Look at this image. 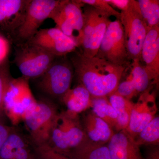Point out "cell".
Masks as SVG:
<instances>
[{"label": "cell", "mask_w": 159, "mask_h": 159, "mask_svg": "<svg viewBox=\"0 0 159 159\" xmlns=\"http://www.w3.org/2000/svg\"><path fill=\"white\" fill-rule=\"evenodd\" d=\"M61 2L62 0H31L22 24L15 35L22 42L31 39Z\"/></svg>", "instance_id": "10"}, {"label": "cell", "mask_w": 159, "mask_h": 159, "mask_svg": "<svg viewBox=\"0 0 159 159\" xmlns=\"http://www.w3.org/2000/svg\"><path fill=\"white\" fill-rule=\"evenodd\" d=\"M96 56L114 64L126 66L128 54L124 30L120 20L110 23Z\"/></svg>", "instance_id": "9"}, {"label": "cell", "mask_w": 159, "mask_h": 159, "mask_svg": "<svg viewBox=\"0 0 159 159\" xmlns=\"http://www.w3.org/2000/svg\"><path fill=\"white\" fill-rule=\"evenodd\" d=\"M13 128L6 125L0 119V151Z\"/></svg>", "instance_id": "30"}, {"label": "cell", "mask_w": 159, "mask_h": 159, "mask_svg": "<svg viewBox=\"0 0 159 159\" xmlns=\"http://www.w3.org/2000/svg\"><path fill=\"white\" fill-rule=\"evenodd\" d=\"M136 142L141 145L156 146L159 143V117L156 116L145 126L136 138Z\"/></svg>", "instance_id": "24"}, {"label": "cell", "mask_w": 159, "mask_h": 159, "mask_svg": "<svg viewBox=\"0 0 159 159\" xmlns=\"http://www.w3.org/2000/svg\"><path fill=\"white\" fill-rule=\"evenodd\" d=\"M59 112L49 101L31 102L25 116V123L34 146L48 143L51 129Z\"/></svg>", "instance_id": "3"}, {"label": "cell", "mask_w": 159, "mask_h": 159, "mask_svg": "<svg viewBox=\"0 0 159 159\" xmlns=\"http://www.w3.org/2000/svg\"><path fill=\"white\" fill-rule=\"evenodd\" d=\"M82 126L88 139L98 144H107L115 133L107 123L92 111L84 116Z\"/></svg>", "instance_id": "17"}, {"label": "cell", "mask_w": 159, "mask_h": 159, "mask_svg": "<svg viewBox=\"0 0 159 159\" xmlns=\"http://www.w3.org/2000/svg\"><path fill=\"white\" fill-rule=\"evenodd\" d=\"M114 9L116 8L121 11H124L133 8L137 1L135 0H106Z\"/></svg>", "instance_id": "29"}, {"label": "cell", "mask_w": 159, "mask_h": 159, "mask_svg": "<svg viewBox=\"0 0 159 159\" xmlns=\"http://www.w3.org/2000/svg\"><path fill=\"white\" fill-rule=\"evenodd\" d=\"M141 61L155 83L158 84L159 77V25L148 30L142 45Z\"/></svg>", "instance_id": "14"}, {"label": "cell", "mask_w": 159, "mask_h": 159, "mask_svg": "<svg viewBox=\"0 0 159 159\" xmlns=\"http://www.w3.org/2000/svg\"><path fill=\"white\" fill-rule=\"evenodd\" d=\"M8 59L0 64V119H2L5 112V98L11 81Z\"/></svg>", "instance_id": "25"}, {"label": "cell", "mask_w": 159, "mask_h": 159, "mask_svg": "<svg viewBox=\"0 0 159 159\" xmlns=\"http://www.w3.org/2000/svg\"><path fill=\"white\" fill-rule=\"evenodd\" d=\"M31 147L25 137L13 128L0 151V159H35Z\"/></svg>", "instance_id": "16"}, {"label": "cell", "mask_w": 159, "mask_h": 159, "mask_svg": "<svg viewBox=\"0 0 159 159\" xmlns=\"http://www.w3.org/2000/svg\"><path fill=\"white\" fill-rule=\"evenodd\" d=\"M29 41L57 57L66 56L78 48L75 41L56 27L39 30Z\"/></svg>", "instance_id": "11"}, {"label": "cell", "mask_w": 159, "mask_h": 159, "mask_svg": "<svg viewBox=\"0 0 159 159\" xmlns=\"http://www.w3.org/2000/svg\"><path fill=\"white\" fill-rule=\"evenodd\" d=\"M74 74L73 64L66 56L57 57L41 76L39 88L54 98L61 97L71 89Z\"/></svg>", "instance_id": "5"}, {"label": "cell", "mask_w": 159, "mask_h": 159, "mask_svg": "<svg viewBox=\"0 0 159 159\" xmlns=\"http://www.w3.org/2000/svg\"><path fill=\"white\" fill-rule=\"evenodd\" d=\"M120 13L128 59L141 61L142 47L149 29L140 14L138 1L133 8Z\"/></svg>", "instance_id": "7"}, {"label": "cell", "mask_w": 159, "mask_h": 159, "mask_svg": "<svg viewBox=\"0 0 159 159\" xmlns=\"http://www.w3.org/2000/svg\"><path fill=\"white\" fill-rule=\"evenodd\" d=\"M140 14L148 29L159 25V0H139Z\"/></svg>", "instance_id": "23"}, {"label": "cell", "mask_w": 159, "mask_h": 159, "mask_svg": "<svg viewBox=\"0 0 159 159\" xmlns=\"http://www.w3.org/2000/svg\"><path fill=\"white\" fill-rule=\"evenodd\" d=\"M70 57L80 84L92 97H108L116 90L126 66L116 65L97 56L86 57L81 52Z\"/></svg>", "instance_id": "1"}, {"label": "cell", "mask_w": 159, "mask_h": 159, "mask_svg": "<svg viewBox=\"0 0 159 159\" xmlns=\"http://www.w3.org/2000/svg\"><path fill=\"white\" fill-rule=\"evenodd\" d=\"M92 111L116 129L117 125V115L109 100L108 97H92Z\"/></svg>", "instance_id": "21"}, {"label": "cell", "mask_w": 159, "mask_h": 159, "mask_svg": "<svg viewBox=\"0 0 159 159\" xmlns=\"http://www.w3.org/2000/svg\"><path fill=\"white\" fill-rule=\"evenodd\" d=\"M35 159H73L54 150L48 143L34 146Z\"/></svg>", "instance_id": "27"}, {"label": "cell", "mask_w": 159, "mask_h": 159, "mask_svg": "<svg viewBox=\"0 0 159 159\" xmlns=\"http://www.w3.org/2000/svg\"><path fill=\"white\" fill-rule=\"evenodd\" d=\"M129 78L132 81L137 94H141L151 88L155 84L145 66L139 60L132 61Z\"/></svg>", "instance_id": "22"}, {"label": "cell", "mask_w": 159, "mask_h": 159, "mask_svg": "<svg viewBox=\"0 0 159 159\" xmlns=\"http://www.w3.org/2000/svg\"><path fill=\"white\" fill-rule=\"evenodd\" d=\"M149 146L146 158L144 159H159V145Z\"/></svg>", "instance_id": "32"}, {"label": "cell", "mask_w": 159, "mask_h": 159, "mask_svg": "<svg viewBox=\"0 0 159 159\" xmlns=\"http://www.w3.org/2000/svg\"><path fill=\"white\" fill-rule=\"evenodd\" d=\"M68 153L73 159H111L107 145L94 143L88 138Z\"/></svg>", "instance_id": "19"}, {"label": "cell", "mask_w": 159, "mask_h": 159, "mask_svg": "<svg viewBox=\"0 0 159 159\" xmlns=\"http://www.w3.org/2000/svg\"><path fill=\"white\" fill-rule=\"evenodd\" d=\"M84 6L78 0H62L49 17L56 24V28L75 41L78 48L82 43L84 25L82 7Z\"/></svg>", "instance_id": "6"}, {"label": "cell", "mask_w": 159, "mask_h": 159, "mask_svg": "<svg viewBox=\"0 0 159 159\" xmlns=\"http://www.w3.org/2000/svg\"><path fill=\"white\" fill-rule=\"evenodd\" d=\"M107 145L111 159H144L140 146L126 129L114 133Z\"/></svg>", "instance_id": "15"}, {"label": "cell", "mask_w": 159, "mask_h": 159, "mask_svg": "<svg viewBox=\"0 0 159 159\" xmlns=\"http://www.w3.org/2000/svg\"><path fill=\"white\" fill-rule=\"evenodd\" d=\"M151 88L140 94L134 103L130 121L126 130L135 139L139 133L156 116L157 107L155 95Z\"/></svg>", "instance_id": "12"}, {"label": "cell", "mask_w": 159, "mask_h": 159, "mask_svg": "<svg viewBox=\"0 0 159 159\" xmlns=\"http://www.w3.org/2000/svg\"><path fill=\"white\" fill-rule=\"evenodd\" d=\"M79 2L84 5L93 7L102 12L109 18L111 16H115L117 19L119 20L120 12H119L110 5L106 0H78Z\"/></svg>", "instance_id": "26"}, {"label": "cell", "mask_w": 159, "mask_h": 159, "mask_svg": "<svg viewBox=\"0 0 159 159\" xmlns=\"http://www.w3.org/2000/svg\"><path fill=\"white\" fill-rule=\"evenodd\" d=\"M15 51L14 63L29 79L39 78L57 57L29 41L18 44Z\"/></svg>", "instance_id": "4"}, {"label": "cell", "mask_w": 159, "mask_h": 159, "mask_svg": "<svg viewBox=\"0 0 159 159\" xmlns=\"http://www.w3.org/2000/svg\"><path fill=\"white\" fill-rule=\"evenodd\" d=\"M31 0H0V27L15 34L22 24Z\"/></svg>", "instance_id": "13"}, {"label": "cell", "mask_w": 159, "mask_h": 159, "mask_svg": "<svg viewBox=\"0 0 159 159\" xmlns=\"http://www.w3.org/2000/svg\"><path fill=\"white\" fill-rule=\"evenodd\" d=\"M9 50V41L0 34V64L7 59Z\"/></svg>", "instance_id": "31"}, {"label": "cell", "mask_w": 159, "mask_h": 159, "mask_svg": "<svg viewBox=\"0 0 159 159\" xmlns=\"http://www.w3.org/2000/svg\"><path fill=\"white\" fill-rule=\"evenodd\" d=\"M117 115V132L126 129L130 121L134 103L130 100L114 93L108 97Z\"/></svg>", "instance_id": "20"}, {"label": "cell", "mask_w": 159, "mask_h": 159, "mask_svg": "<svg viewBox=\"0 0 159 159\" xmlns=\"http://www.w3.org/2000/svg\"><path fill=\"white\" fill-rule=\"evenodd\" d=\"M84 9L81 52L86 57H93L97 54L111 21L105 15L91 6H87Z\"/></svg>", "instance_id": "8"}, {"label": "cell", "mask_w": 159, "mask_h": 159, "mask_svg": "<svg viewBox=\"0 0 159 159\" xmlns=\"http://www.w3.org/2000/svg\"><path fill=\"white\" fill-rule=\"evenodd\" d=\"M87 138L78 115L66 110L57 115L48 143L54 150L66 154Z\"/></svg>", "instance_id": "2"}, {"label": "cell", "mask_w": 159, "mask_h": 159, "mask_svg": "<svg viewBox=\"0 0 159 159\" xmlns=\"http://www.w3.org/2000/svg\"><path fill=\"white\" fill-rule=\"evenodd\" d=\"M114 93L130 100L137 95L132 81L129 77L126 80L119 83L116 90Z\"/></svg>", "instance_id": "28"}, {"label": "cell", "mask_w": 159, "mask_h": 159, "mask_svg": "<svg viewBox=\"0 0 159 159\" xmlns=\"http://www.w3.org/2000/svg\"><path fill=\"white\" fill-rule=\"evenodd\" d=\"M67 111L78 115L92 106L90 94L81 84L69 90L61 99Z\"/></svg>", "instance_id": "18"}]
</instances>
